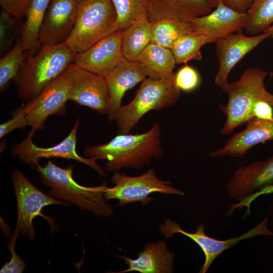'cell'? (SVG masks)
I'll use <instances>...</instances> for the list:
<instances>
[{"instance_id": "34", "label": "cell", "mask_w": 273, "mask_h": 273, "mask_svg": "<svg viewBox=\"0 0 273 273\" xmlns=\"http://www.w3.org/2000/svg\"><path fill=\"white\" fill-rule=\"evenodd\" d=\"M273 193V184L263 187L259 189L257 191L248 196L243 200L240 201L237 203H232L228 206L229 209L228 211L227 215H231L234 211L238 208H241L246 207L247 210L245 214L246 217L251 214L250 205L251 203L258 197L263 195H267Z\"/></svg>"}, {"instance_id": "18", "label": "cell", "mask_w": 273, "mask_h": 273, "mask_svg": "<svg viewBox=\"0 0 273 273\" xmlns=\"http://www.w3.org/2000/svg\"><path fill=\"white\" fill-rule=\"evenodd\" d=\"M246 124L243 130L234 134L222 147L210 152L209 156L243 158L254 146L273 140V118L262 119L254 117Z\"/></svg>"}, {"instance_id": "8", "label": "cell", "mask_w": 273, "mask_h": 273, "mask_svg": "<svg viewBox=\"0 0 273 273\" xmlns=\"http://www.w3.org/2000/svg\"><path fill=\"white\" fill-rule=\"evenodd\" d=\"M17 200L18 218L16 226L12 237L20 236L27 237L33 240L35 236V230L33 219L37 215L43 217L41 210L44 206L50 205H61L68 206L70 203L54 198L37 188L19 170H15L11 175Z\"/></svg>"}, {"instance_id": "32", "label": "cell", "mask_w": 273, "mask_h": 273, "mask_svg": "<svg viewBox=\"0 0 273 273\" xmlns=\"http://www.w3.org/2000/svg\"><path fill=\"white\" fill-rule=\"evenodd\" d=\"M11 119L1 124V138L15 129L23 128L26 126H28V123L23 111L22 105L14 110Z\"/></svg>"}, {"instance_id": "31", "label": "cell", "mask_w": 273, "mask_h": 273, "mask_svg": "<svg viewBox=\"0 0 273 273\" xmlns=\"http://www.w3.org/2000/svg\"><path fill=\"white\" fill-rule=\"evenodd\" d=\"M201 82L198 72L193 67L186 65L175 73V83L181 90L191 92L195 89Z\"/></svg>"}, {"instance_id": "10", "label": "cell", "mask_w": 273, "mask_h": 273, "mask_svg": "<svg viewBox=\"0 0 273 273\" xmlns=\"http://www.w3.org/2000/svg\"><path fill=\"white\" fill-rule=\"evenodd\" d=\"M79 122L78 118L69 134L59 144L49 148L40 147L33 143L35 131L31 129L25 139L13 147L11 153L32 168L41 158L60 157L76 160L92 168L100 175L105 176V171L97 163L96 160L83 157L76 152V136Z\"/></svg>"}, {"instance_id": "15", "label": "cell", "mask_w": 273, "mask_h": 273, "mask_svg": "<svg viewBox=\"0 0 273 273\" xmlns=\"http://www.w3.org/2000/svg\"><path fill=\"white\" fill-rule=\"evenodd\" d=\"M270 36L268 31L256 35H245L239 32L216 43L218 69L214 83L221 88L226 84L229 74L235 66L248 53Z\"/></svg>"}, {"instance_id": "27", "label": "cell", "mask_w": 273, "mask_h": 273, "mask_svg": "<svg viewBox=\"0 0 273 273\" xmlns=\"http://www.w3.org/2000/svg\"><path fill=\"white\" fill-rule=\"evenodd\" d=\"M246 13V33L248 35L261 34L273 23V0H253Z\"/></svg>"}, {"instance_id": "7", "label": "cell", "mask_w": 273, "mask_h": 273, "mask_svg": "<svg viewBox=\"0 0 273 273\" xmlns=\"http://www.w3.org/2000/svg\"><path fill=\"white\" fill-rule=\"evenodd\" d=\"M115 184L112 188L106 187L104 197L106 200L117 199L118 203L116 206L140 202L147 205L154 198L149 197L153 193L163 194L185 195L183 191L171 186L168 180L158 178L153 168H150L146 172L136 176H130L124 173L115 172L111 178Z\"/></svg>"}, {"instance_id": "14", "label": "cell", "mask_w": 273, "mask_h": 273, "mask_svg": "<svg viewBox=\"0 0 273 273\" xmlns=\"http://www.w3.org/2000/svg\"><path fill=\"white\" fill-rule=\"evenodd\" d=\"M209 14L192 19L194 32L205 35L209 43H217L228 36L244 29L246 12L240 13L219 3Z\"/></svg>"}, {"instance_id": "20", "label": "cell", "mask_w": 273, "mask_h": 273, "mask_svg": "<svg viewBox=\"0 0 273 273\" xmlns=\"http://www.w3.org/2000/svg\"><path fill=\"white\" fill-rule=\"evenodd\" d=\"M213 8L208 0H149L147 17L151 23L162 19L187 22Z\"/></svg>"}, {"instance_id": "38", "label": "cell", "mask_w": 273, "mask_h": 273, "mask_svg": "<svg viewBox=\"0 0 273 273\" xmlns=\"http://www.w3.org/2000/svg\"><path fill=\"white\" fill-rule=\"evenodd\" d=\"M213 8H215L220 2H223V0H208Z\"/></svg>"}, {"instance_id": "4", "label": "cell", "mask_w": 273, "mask_h": 273, "mask_svg": "<svg viewBox=\"0 0 273 273\" xmlns=\"http://www.w3.org/2000/svg\"><path fill=\"white\" fill-rule=\"evenodd\" d=\"M73 168L71 164L61 168L49 160L44 165L38 163L33 169L38 172L41 183L50 187L49 195L53 198L75 204L99 216L112 215L113 209L104 197L106 184L93 187L81 186L72 177Z\"/></svg>"}, {"instance_id": "19", "label": "cell", "mask_w": 273, "mask_h": 273, "mask_svg": "<svg viewBox=\"0 0 273 273\" xmlns=\"http://www.w3.org/2000/svg\"><path fill=\"white\" fill-rule=\"evenodd\" d=\"M103 77L109 94L107 117L109 121H113L125 92L143 81L147 75L137 62L124 58Z\"/></svg>"}, {"instance_id": "5", "label": "cell", "mask_w": 273, "mask_h": 273, "mask_svg": "<svg viewBox=\"0 0 273 273\" xmlns=\"http://www.w3.org/2000/svg\"><path fill=\"white\" fill-rule=\"evenodd\" d=\"M181 92L175 84V73L162 79L145 78L133 99L121 105L115 114L118 134L128 133L149 111H160L176 103Z\"/></svg>"}, {"instance_id": "24", "label": "cell", "mask_w": 273, "mask_h": 273, "mask_svg": "<svg viewBox=\"0 0 273 273\" xmlns=\"http://www.w3.org/2000/svg\"><path fill=\"white\" fill-rule=\"evenodd\" d=\"M151 25L146 16L122 31V51L126 59L136 61L141 53L151 43Z\"/></svg>"}, {"instance_id": "39", "label": "cell", "mask_w": 273, "mask_h": 273, "mask_svg": "<svg viewBox=\"0 0 273 273\" xmlns=\"http://www.w3.org/2000/svg\"><path fill=\"white\" fill-rule=\"evenodd\" d=\"M264 31H268V32H269L270 33V36L273 37V25H271L270 27H269Z\"/></svg>"}, {"instance_id": "2", "label": "cell", "mask_w": 273, "mask_h": 273, "mask_svg": "<svg viewBox=\"0 0 273 273\" xmlns=\"http://www.w3.org/2000/svg\"><path fill=\"white\" fill-rule=\"evenodd\" d=\"M76 55L65 42L41 46L34 55L25 51L23 64L14 79L19 97L27 102L35 98L64 72Z\"/></svg>"}, {"instance_id": "21", "label": "cell", "mask_w": 273, "mask_h": 273, "mask_svg": "<svg viewBox=\"0 0 273 273\" xmlns=\"http://www.w3.org/2000/svg\"><path fill=\"white\" fill-rule=\"evenodd\" d=\"M138 254V257L135 259L116 255L124 260L125 264L128 266L118 272L135 271L141 273H171L174 270L175 254L168 250L164 241L147 244Z\"/></svg>"}, {"instance_id": "37", "label": "cell", "mask_w": 273, "mask_h": 273, "mask_svg": "<svg viewBox=\"0 0 273 273\" xmlns=\"http://www.w3.org/2000/svg\"><path fill=\"white\" fill-rule=\"evenodd\" d=\"M253 0H223V3L232 9L240 13L246 12Z\"/></svg>"}, {"instance_id": "29", "label": "cell", "mask_w": 273, "mask_h": 273, "mask_svg": "<svg viewBox=\"0 0 273 273\" xmlns=\"http://www.w3.org/2000/svg\"><path fill=\"white\" fill-rule=\"evenodd\" d=\"M25 57V51L19 37L14 47L0 59V90H6L10 80L17 75Z\"/></svg>"}, {"instance_id": "16", "label": "cell", "mask_w": 273, "mask_h": 273, "mask_svg": "<svg viewBox=\"0 0 273 273\" xmlns=\"http://www.w3.org/2000/svg\"><path fill=\"white\" fill-rule=\"evenodd\" d=\"M122 31L117 30L85 51L76 54L73 63L104 76L124 58L122 51Z\"/></svg>"}, {"instance_id": "23", "label": "cell", "mask_w": 273, "mask_h": 273, "mask_svg": "<svg viewBox=\"0 0 273 273\" xmlns=\"http://www.w3.org/2000/svg\"><path fill=\"white\" fill-rule=\"evenodd\" d=\"M51 1L31 0L26 11V20L20 38L24 50L32 54L40 45L38 41L39 32Z\"/></svg>"}, {"instance_id": "17", "label": "cell", "mask_w": 273, "mask_h": 273, "mask_svg": "<svg viewBox=\"0 0 273 273\" xmlns=\"http://www.w3.org/2000/svg\"><path fill=\"white\" fill-rule=\"evenodd\" d=\"M273 184V156L242 166L234 172L226 188L229 196L240 201L259 189Z\"/></svg>"}, {"instance_id": "28", "label": "cell", "mask_w": 273, "mask_h": 273, "mask_svg": "<svg viewBox=\"0 0 273 273\" xmlns=\"http://www.w3.org/2000/svg\"><path fill=\"white\" fill-rule=\"evenodd\" d=\"M115 8L118 30H123L147 16L149 0H111Z\"/></svg>"}, {"instance_id": "36", "label": "cell", "mask_w": 273, "mask_h": 273, "mask_svg": "<svg viewBox=\"0 0 273 273\" xmlns=\"http://www.w3.org/2000/svg\"><path fill=\"white\" fill-rule=\"evenodd\" d=\"M273 107L269 103L263 101H259L253 108L254 117L262 119H270L273 118Z\"/></svg>"}, {"instance_id": "6", "label": "cell", "mask_w": 273, "mask_h": 273, "mask_svg": "<svg viewBox=\"0 0 273 273\" xmlns=\"http://www.w3.org/2000/svg\"><path fill=\"white\" fill-rule=\"evenodd\" d=\"M117 13L111 0H85L79 3L74 27L65 43L80 53L118 30Z\"/></svg>"}, {"instance_id": "9", "label": "cell", "mask_w": 273, "mask_h": 273, "mask_svg": "<svg viewBox=\"0 0 273 273\" xmlns=\"http://www.w3.org/2000/svg\"><path fill=\"white\" fill-rule=\"evenodd\" d=\"M268 218L265 217L259 224L239 236L225 240H220L208 236L205 233V225L200 222L195 233H189L183 230L176 222L166 218L159 228L161 235L170 238L175 234H181L196 243L201 249L205 256V261L199 272L205 273L213 261L224 251L235 246L239 242L254 236L264 235L273 236V232L267 228Z\"/></svg>"}, {"instance_id": "26", "label": "cell", "mask_w": 273, "mask_h": 273, "mask_svg": "<svg viewBox=\"0 0 273 273\" xmlns=\"http://www.w3.org/2000/svg\"><path fill=\"white\" fill-rule=\"evenodd\" d=\"M208 43V40L205 35L195 32L180 37L170 48L176 64L202 60L201 48Z\"/></svg>"}, {"instance_id": "12", "label": "cell", "mask_w": 273, "mask_h": 273, "mask_svg": "<svg viewBox=\"0 0 273 273\" xmlns=\"http://www.w3.org/2000/svg\"><path fill=\"white\" fill-rule=\"evenodd\" d=\"M69 84L63 73L37 96L22 105L31 130L43 128L44 122L51 115L64 116L69 101Z\"/></svg>"}, {"instance_id": "40", "label": "cell", "mask_w": 273, "mask_h": 273, "mask_svg": "<svg viewBox=\"0 0 273 273\" xmlns=\"http://www.w3.org/2000/svg\"><path fill=\"white\" fill-rule=\"evenodd\" d=\"M78 3L83 1H85V0H76Z\"/></svg>"}, {"instance_id": "35", "label": "cell", "mask_w": 273, "mask_h": 273, "mask_svg": "<svg viewBox=\"0 0 273 273\" xmlns=\"http://www.w3.org/2000/svg\"><path fill=\"white\" fill-rule=\"evenodd\" d=\"M31 0H0L3 10L17 19L25 16L26 11Z\"/></svg>"}, {"instance_id": "13", "label": "cell", "mask_w": 273, "mask_h": 273, "mask_svg": "<svg viewBox=\"0 0 273 273\" xmlns=\"http://www.w3.org/2000/svg\"><path fill=\"white\" fill-rule=\"evenodd\" d=\"M79 3L76 0H51L39 32L41 45L65 42L76 22Z\"/></svg>"}, {"instance_id": "30", "label": "cell", "mask_w": 273, "mask_h": 273, "mask_svg": "<svg viewBox=\"0 0 273 273\" xmlns=\"http://www.w3.org/2000/svg\"><path fill=\"white\" fill-rule=\"evenodd\" d=\"M17 19L6 11L2 10L0 15V50L1 54L8 50L15 38Z\"/></svg>"}, {"instance_id": "3", "label": "cell", "mask_w": 273, "mask_h": 273, "mask_svg": "<svg viewBox=\"0 0 273 273\" xmlns=\"http://www.w3.org/2000/svg\"><path fill=\"white\" fill-rule=\"evenodd\" d=\"M268 72L258 68L246 69L237 80L229 83L221 88L228 96L225 105L219 109L226 116L220 129L224 135L232 133L237 127L254 118L253 108L259 101L267 102L273 107V94L264 86Z\"/></svg>"}, {"instance_id": "25", "label": "cell", "mask_w": 273, "mask_h": 273, "mask_svg": "<svg viewBox=\"0 0 273 273\" xmlns=\"http://www.w3.org/2000/svg\"><path fill=\"white\" fill-rule=\"evenodd\" d=\"M194 32L190 22L162 19L152 23L151 43L170 49L180 37Z\"/></svg>"}, {"instance_id": "33", "label": "cell", "mask_w": 273, "mask_h": 273, "mask_svg": "<svg viewBox=\"0 0 273 273\" xmlns=\"http://www.w3.org/2000/svg\"><path fill=\"white\" fill-rule=\"evenodd\" d=\"M17 239L11 237L8 248L10 251L12 256L10 261L6 262L0 270L1 273H21L26 266V263L16 253L15 245Z\"/></svg>"}, {"instance_id": "1", "label": "cell", "mask_w": 273, "mask_h": 273, "mask_svg": "<svg viewBox=\"0 0 273 273\" xmlns=\"http://www.w3.org/2000/svg\"><path fill=\"white\" fill-rule=\"evenodd\" d=\"M160 136V125L156 122L145 132L118 134L106 144L87 146L84 153L96 161L107 160L105 167L109 171L118 172L123 168L140 169L152 159L162 157Z\"/></svg>"}, {"instance_id": "11", "label": "cell", "mask_w": 273, "mask_h": 273, "mask_svg": "<svg viewBox=\"0 0 273 273\" xmlns=\"http://www.w3.org/2000/svg\"><path fill=\"white\" fill-rule=\"evenodd\" d=\"M63 73L69 84V100L107 115L109 94L103 76L78 67L73 63Z\"/></svg>"}, {"instance_id": "22", "label": "cell", "mask_w": 273, "mask_h": 273, "mask_svg": "<svg viewBox=\"0 0 273 273\" xmlns=\"http://www.w3.org/2000/svg\"><path fill=\"white\" fill-rule=\"evenodd\" d=\"M136 62L147 76L153 79L167 78L173 75L176 64L170 49L153 43L141 53Z\"/></svg>"}]
</instances>
